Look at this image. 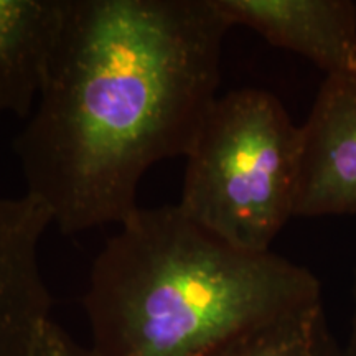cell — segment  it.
<instances>
[{
	"mask_svg": "<svg viewBox=\"0 0 356 356\" xmlns=\"http://www.w3.org/2000/svg\"><path fill=\"white\" fill-rule=\"evenodd\" d=\"M32 356H99L92 346H83L74 341L68 332L55 320H48L40 333Z\"/></svg>",
	"mask_w": 356,
	"mask_h": 356,
	"instance_id": "cell-9",
	"label": "cell"
},
{
	"mask_svg": "<svg viewBox=\"0 0 356 356\" xmlns=\"http://www.w3.org/2000/svg\"><path fill=\"white\" fill-rule=\"evenodd\" d=\"M213 356H346L322 299L248 333Z\"/></svg>",
	"mask_w": 356,
	"mask_h": 356,
	"instance_id": "cell-8",
	"label": "cell"
},
{
	"mask_svg": "<svg viewBox=\"0 0 356 356\" xmlns=\"http://www.w3.org/2000/svg\"><path fill=\"white\" fill-rule=\"evenodd\" d=\"M231 29L215 0H65L13 140L25 193L61 233L121 225L149 168L188 155Z\"/></svg>",
	"mask_w": 356,
	"mask_h": 356,
	"instance_id": "cell-1",
	"label": "cell"
},
{
	"mask_svg": "<svg viewBox=\"0 0 356 356\" xmlns=\"http://www.w3.org/2000/svg\"><path fill=\"white\" fill-rule=\"evenodd\" d=\"M296 218L356 213V76L325 78L302 124Z\"/></svg>",
	"mask_w": 356,
	"mask_h": 356,
	"instance_id": "cell-4",
	"label": "cell"
},
{
	"mask_svg": "<svg viewBox=\"0 0 356 356\" xmlns=\"http://www.w3.org/2000/svg\"><path fill=\"white\" fill-rule=\"evenodd\" d=\"M63 2L0 0V114H32Z\"/></svg>",
	"mask_w": 356,
	"mask_h": 356,
	"instance_id": "cell-7",
	"label": "cell"
},
{
	"mask_svg": "<svg viewBox=\"0 0 356 356\" xmlns=\"http://www.w3.org/2000/svg\"><path fill=\"white\" fill-rule=\"evenodd\" d=\"M231 26L317 65L325 78L356 76V3L351 0H215Z\"/></svg>",
	"mask_w": 356,
	"mask_h": 356,
	"instance_id": "cell-6",
	"label": "cell"
},
{
	"mask_svg": "<svg viewBox=\"0 0 356 356\" xmlns=\"http://www.w3.org/2000/svg\"><path fill=\"white\" fill-rule=\"evenodd\" d=\"M178 210L236 249L269 252L296 218L302 127L261 88L218 96L186 155Z\"/></svg>",
	"mask_w": 356,
	"mask_h": 356,
	"instance_id": "cell-3",
	"label": "cell"
},
{
	"mask_svg": "<svg viewBox=\"0 0 356 356\" xmlns=\"http://www.w3.org/2000/svg\"><path fill=\"white\" fill-rule=\"evenodd\" d=\"M320 299L307 267L236 249L165 204L119 225L92 262L84 310L99 356H213Z\"/></svg>",
	"mask_w": 356,
	"mask_h": 356,
	"instance_id": "cell-2",
	"label": "cell"
},
{
	"mask_svg": "<svg viewBox=\"0 0 356 356\" xmlns=\"http://www.w3.org/2000/svg\"><path fill=\"white\" fill-rule=\"evenodd\" d=\"M53 225L37 200L0 197V356H32L51 320L40 246Z\"/></svg>",
	"mask_w": 356,
	"mask_h": 356,
	"instance_id": "cell-5",
	"label": "cell"
},
{
	"mask_svg": "<svg viewBox=\"0 0 356 356\" xmlns=\"http://www.w3.org/2000/svg\"><path fill=\"white\" fill-rule=\"evenodd\" d=\"M346 356H356V270L353 279V289H351V315H350V328L348 338L345 343Z\"/></svg>",
	"mask_w": 356,
	"mask_h": 356,
	"instance_id": "cell-10",
	"label": "cell"
}]
</instances>
